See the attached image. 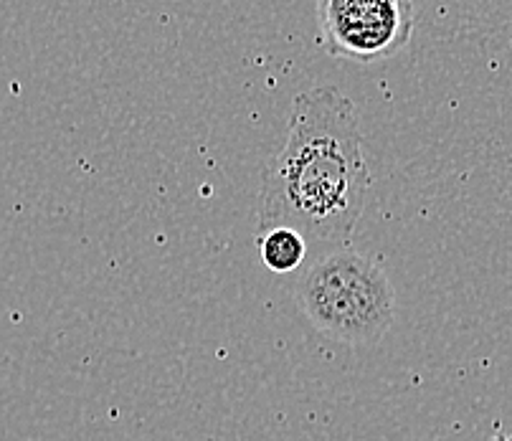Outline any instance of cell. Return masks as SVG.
Segmentation results:
<instances>
[{"mask_svg": "<svg viewBox=\"0 0 512 441\" xmlns=\"http://www.w3.org/2000/svg\"><path fill=\"white\" fill-rule=\"evenodd\" d=\"M507 439H510V441H512V436H507Z\"/></svg>", "mask_w": 512, "mask_h": 441, "instance_id": "6", "label": "cell"}, {"mask_svg": "<svg viewBox=\"0 0 512 441\" xmlns=\"http://www.w3.org/2000/svg\"><path fill=\"white\" fill-rule=\"evenodd\" d=\"M317 21L327 54L378 64L409 46L416 11L411 0H317Z\"/></svg>", "mask_w": 512, "mask_h": 441, "instance_id": "3", "label": "cell"}, {"mask_svg": "<svg viewBox=\"0 0 512 441\" xmlns=\"http://www.w3.org/2000/svg\"><path fill=\"white\" fill-rule=\"evenodd\" d=\"M256 249L262 262L267 264L272 272L287 274L302 267L307 254V239L295 229L287 226H274V229L259 231L256 234Z\"/></svg>", "mask_w": 512, "mask_h": 441, "instance_id": "4", "label": "cell"}, {"mask_svg": "<svg viewBox=\"0 0 512 441\" xmlns=\"http://www.w3.org/2000/svg\"><path fill=\"white\" fill-rule=\"evenodd\" d=\"M297 302L317 333L343 345H373L396 315V292L381 267L358 251H335L297 284Z\"/></svg>", "mask_w": 512, "mask_h": 441, "instance_id": "2", "label": "cell"}, {"mask_svg": "<svg viewBox=\"0 0 512 441\" xmlns=\"http://www.w3.org/2000/svg\"><path fill=\"white\" fill-rule=\"evenodd\" d=\"M492 441H510V439H507V436H505V434H497V436H495V439H492Z\"/></svg>", "mask_w": 512, "mask_h": 441, "instance_id": "5", "label": "cell"}, {"mask_svg": "<svg viewBox=\"0 0 512 441\" xmlns=\"http://www.w3.org/2000/svg\"><path fill=\"white\" fill-rule=\"evenodd\" d=\"M371 188L358 107L338 87L297 94L287 140L262 180L259 231L287 226L338 244L353 234Z\"/></svg>", "mask_w": 512, "mask_h": 441, "instance_id": "1", "label": "cell"}]
</instances>
